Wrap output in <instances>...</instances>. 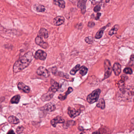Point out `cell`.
<instances>
[{
    "instance_id": "cell-10",
    "label": "cell",
    "mask_w": 134,
    "mask_h": 134,
    "mask_svg": "<svg viewBox=\"0 0 134 134\" xmlns=\"http://www.w3.org/2000/svg\"><path fill=\"white\" fill-rule=\"evenodd\" d=\"M87 0H79L77 3V7L81 9L82 13L84 14L86 12V4Z\"/></svg>"
},
{
    "instance_id": "cell-2",
    "label": "cell",
    "mask_w": 134,
    "mask_h": 134,
    "mask_svg": "<svg viewBox=\"0 0 134 134\" xmlns=\"http://www.w3.org/2000/svg\"><path fill=\"white\" fill-rule=\"evenodd\" d=\"M101 92V90L99 89H97L93 91L87 96V100L88 102L91 104L97 102Z\"/></svg>"
},
{
    "instance_id": "cell-13",
    "label": "cell",
    "mask_w": 134,
    "mask_h": 134,
    "mask_svg": "<svg viewBox=\"0 0 134 134\" xmlns=\"http://www.w3.org/2000/svg\"><path fill=\"white\" fill-rule=\"evenodd\" d=\"M18 89L23 91L25 93H29L30 91V88L29 86L24 84L22 83H19L18 84Z\"/></svg>"
},
{
    "instance_id": "cell-25",
    "label": "cell",
    "mask_w": 134,
    "mask_h": 134,
    "mask_svg": "<svg viewBox=\"0 0 134 134\" xmlns=\"http://www.w3.org/2000/svg\"><path fill=\"white\" fill-rule=\"evenodd\" d=\"M20 98V95H17L14 96L11 100V102L12 103L17 104L19 102Z\"/></svg>"
},
{
    "instance_id": "cell-31",
    "label": "cell",
    "mask_w": 134,
    "mask_h": 134,
    "mask_svg": "<svg viewBox=\"0 0 134 134\" xmlns=\"http://www.w3.org/2000/svg\"><path fill=\"white\" fill-rule=\"evenodd\" d=\"M89 1L91 2V3L93 4V5L98 3L102 1V0H89Z\"/></svg>"
},
{
    "instance_id": "cell-27",
    "label": "cell",
    "mask_w": 134,
    "mask_h": 134,
    "mask_svg": "<svg viewBox=\"0 0 134 134\" xmlns=\"http://www.w3.org/2000/svg\"><path fill=\"white\" fill-rule=\"evenodd\" d=\"M85 41L87 44H91L94 42V39L91 37H88L85 39Z\"/></svg>"
},
{
    "instance_id": "cell-8",
    "label": "cell",
    "mask_w": 134,
    "mask_h": 134,
    "mask_svg": "<svg viewBox=\"0 0 134 134\" xmlns=\"http://www.w3.org/2000/svg\"><path fill=\"white\" fill-rule=\"evenodd\" d=\"M35 42L37 45L42 47L43 49H47L49 46L47 42L44 41L42 37L37 36L35 39Z\"/></svg>"
},
{
    "instance_id": "cell-36",
    "label": "cell",
    "mask_w": 134,
    "mask_h": 134,
    "mask_svg": "<svg viewBox=\"0 0 134 134\" xmlns=\"http://www.w3.org/2000/svg\"><path fill=\"white\" fill-rule=\"evenodd\" d=\"M110 0H105V2H106V3H108L110 2Z\"/></svg>"
},
{
    "instance_id": "cell-24",
    "label": "cell",
    "mask_w": 134,
    "mask_h": 134,
    "mask_svg": "<svg viewBox=\"0 0 134 134\" xmlns=\"http://www.w3.org/2000/svg\"><path fill=\"white\" fill-rule=\"evenodd\" d=\"M79 70H80L79 73L82 76H84L85 75H86L88 71V68H86V67H85V66H82L80 68Z\"/></svg>"
},
{
    "instance_id": "cell-15",
    "label": "cell",
    "mask_w": 134,
    "mask_h": 134,
    "mask_svg": "<svg viewBox=\"0 0 134 134\" xmlns=\"http://www.w3.org/2000/svg\"><path fill=\"white\" fill-rule=\"evenodd\" d=\"M110 24H108L107 25L104 26L102 28H100V30L98 31L96 33V34L95 35V38L97 39H100L102 38V37L103 35V32L105 29L107 28L109 26V25H110Z\"/></svg>"
},
{
    "instance_id": "cell-9",
    "label": "cell",
    "mask_w": 134,
    "mask_h": 134,
    "mask_svg": "<svg viewBox=\"0 0 134 134\" xmlns=\"http://www.w3.org/2000/svg\"><path fill=\"white\" fill-rule=\"evenodd\" d=\"M81 113V111L79 110H76L74 108L69 107L68 108V114L70 117L74 118L78 116Z\"/></svg>"
},
{
    "instance_id": "cell-4",
    "label": "cell",
    "mask_w": 134,
    "mask_h": 134,
    "mask_svg": "<svg viewBox=\"0 0 134 134\" xmlns=\"http://www.w3.org/2000/svg\"><path fill=\"white\" fill-rule=\"evenodd\" d=\"M56 92L55 90L50 87L47 93L42 96L41 99L43 102L49 101L53 98L54 95Z\"/></svg>"
},
{
    "instance_id": "cell-21",
    "label": "cell",
    "mask_w": 134,
    "mask_h": 134,
    "mask_svg": "<svg viewBox=\"0 0 134 134\" xmlns=\"http://www.w3.org/2000/svg\"><path fill=\"white\" fill-rule=\"evenodd\" d=\"M118 88H119L120 90V91L123 94H124L125 92V84L124 81H120L118 83Z\"/></svg>"
},
{
    "instance_id": "cell-1",
    "label": "cell",
    "mask_w": 134,
    "mask_h": 134,
    "mask_svg": "<svg viewBox=\"0 0 134 134\" xmlns=\"http://www.w3.org/2000/svg\"><path fill=\"white\" fill-rule=\"evenodd\" d=\"M33 59V54L29 51L24 55L15 62L13 66V71L14 73H18L27 68L31 63Z\"/></svg>"
},
{
    "instance_id": "cell-11",
    "label": "cell",
    "mask_w": 134,
    "mask_h": 134,
    "mask_svg": "<svg viewBox=\"0 0 134 134\" xmlns=\"http://www.w3.org/2000/svg\"><path fill=\"white\" fill-rule=\"evenodd\" d=\"M65 122V120L62 117L59 116H57L55 118L51 121V124L53 127H56L57 124L61 123L62 124Z\"/></svg>"
},
{
    "instance_id": "cell-18",
    "label": "cell",
    "mask_w": 134,
    "mask_h": 134,
    "mask_svg": "<svg viewBox=\"0 0 134 134\" xmlns=\"http://www.w3.org/2000/svg\"><path fill=\"white\" fill-rule=\"evenodd\" d=\"M33 8L37 12H44L46 10V8L44 6L40 5H35Z\"/></svg>"
},
{
    "instance_id": "cell-5",
    "label": "cell",
    "mask_w": 134,
    "mask_h": 134,
    "mask_svg": "<svg viewBox=\"0 0 134 134\" xmlns=\"http://www.w3.org/2000/svg\"><path fill=\"white\" fill-rule=\"evenodd\" d=\"M56 109L55 104L52 103H49L46 104L41 108V110L44 113H47L53 111Z\"/></svg>"
},
{
    "instance_id": "cell-23",
    "label": "cell",
    "mask_w": 134,
    "mask_h": 134,
    "mask_svg": "<svg viewBox=\"0 0 134 134\" xmlns=\"http://www.w3.org/2000/svg\"><path fill=\"white\" fill-rule=\"evenodd\" d=\"M119 28V25L118 24L115 25L114 26L111 28L109 32V35L110 36H112L117 33Z\"/></svg>"
},
{
    "instance_id": "cell-20",
    "label": "cell",
    "mask_w": 134,
    "mask_h": 134,
    "mask_svg": "<svg viewBox=\"0 0 134 134\" xmlns=\"http://www.w3.org/2000/svg\"><path fill=\"white\" fill-rule=\"evenodd\" d=\"M53 2L55 5L58 6L60 8H65L66 3L64 0H53Z\"/></svg>"
},
{
    "instance_id": "cell-17",
    "label": "cell",
    "mask_w": 134,
    "mask_h": 134,
    "mask_svg": "<svg viewBox=\"0 0 134 134\" xmlns=\"http://www.w3.org/2000/svg\"><path fill=\"white\" fill-rule=\"evenodd\" d=\"M38 36L41 37L42 38L44 37L45 39H47L49 37L48 31L45 28H41L39 31Z\"/></svg>"
},
{
    "instance_id": "cell-30",
    "label": "cell",
    "mask_w": 134,
    "mask_h": 134,
    "mask_svg": "<svg viewBox=\"0 0 134 134\" xmlns=\"http://www.w3.org/2000/svg\"><path fill=\"white\" fill-rule=\"evenodd\" d=\"M100 9H101V6L100 5H98L94 8L93 10L95 12H98L100 10Z\"/></svg>"
},
{
    "instance_id": "cell-37",
    "label": "cell",
    "mask_w": 134,
    "mask_h": 134,
    "mask_svg": "<svg viewBox=\"0 0 134 134\" xmlns=\"http://www.w3.org/2000/svg\"><path fill=\"white\" fill-rule=\"evenodd\" d=\"M84 134V132H82V133H81V134Z\"/></svg>"
},
{
    "instance_id": "cell-19",
    "label": "cell",
    "mask_w": 134,
    "mask_h": 134,
    "mask_svg": "<svg viewBox=\"0 0 134 134\" xmlns=\"http://www.w3.org/2000/svg\"><path fill=\"white\" fill-rule=\"evenodd\" d=\"M8 120L11 124H17L20 122L19 119L14 116H10L8 118Z\"/></svg>"
},
{
    "instance_id": "cell-16",
    "label": "cell",
    "mask_w": 134,
    "mask_h": 134,
    "mask_svg": "<svg viewBox=\"0 0 134 134\" xmlns=\"http://www.w3.org/2000/svg\"><path fill=\"white\" fill-rule=\"evenodd\" d=\"M113 69L115 75H119L121 72V65L118 63H115L113 67Z\"/></svg>"
},
{
    "instance_id": "cell-32",
    "label": "cell",
    "mask_w": 134,
    "mask_h": 134,
    "mask_svg": "<svg viewBox=\"0 0 134 134\" xmlns=\"http://www.w3.org/2000/svg\"><path fill=\"white\" fill-rule=\"evenodd\" d=\"M95 25V23L94 22H89L88 24V26L90 28H92Z\"/></svg>"
},
{
    "instance_id": "cell-29",
    "label": "cell",
    "mask_w": 134,
    "mask_h": 134,
    "mask_svg": "<svg viewBox=\"0 0 134 134\" xmlns=\"http://www.w3.org/2000/svg\"><path fill=\"white\" fill-rule=\"evenodd\" d=\"M123 72L125 74H132V71L131 69L129 68H126L123 70Z\"/></svg>"
},
{
    "instance_id": "cell-26",
    "label": "cell",
    "mask_w": 134,
    "mask_h": 134,
    "mask_svg": "<svg viewBox=\"0 0 134 134\" xmlns=\"http://www.w3.org/2000/svg\"><path fill=\"white\" fill-rule=\"evenodd\" d=\"M81 65L80 64H77L71 69L70 71V74H71L72 75H74V74H75L76 72L80 70V68H81Z\"/></svg>"
},
{
    "instance_id": "cell-22",
    "label": "cell",
    "mask_w": 134,
    "mask_h": 134,
    "mask_svg": "<svg viewBox=\"0 0 134 134\" xmlns=\"http://www.w3.org/2000/svg\"><path fill=\"white\" fill-rule=\"evenodd\" d=\"M96 107L103 110L105 108V102L103 98H100L96 104Z\"/></svg>"
},
{
    "instance_id": "cell-6",
    "label": "cell",
    "mask_w": 134,
    "mask_h": 134,
    "mask_svg": "<svg viewBox=\"0 0 134 134\" xmlns=\"http://www.w3.org/2000/svg\"><path fill=\"white\" fill-rule=\"evenodd\" d=\"M47 54L43 50H37L35 55L34 58L36 59L40 60L41 61H44L46 59Z\"/></svg>"
},
{
    "instance_id": "cell-7",
    "label": "cell",
    "mask_w": 134,
    "mask_h": 134,
    "mask_svg": "<svg viewBox=\"0 0 134 134\" xmlns=\"http://www.w3.org/2000/svg\"><path fill=\"white\" fill-rule=\"evenodd\" d=\"M37 73L39 76H42L45 78L49 76L50 75L49 71L44 67L40 66L37 70Z\"/></svg>"
},
{
    "instance_id": "cell-12",
    "label": "cell",
    "mask_w": 134,
    "mask_h": 134,
    "mask_svg": "<svg viewBox=\"0 0 134 134\" xmlns=\"http://www.w3.org/2000/svg\"><path fill=\"white\" fill-rule=\"evenodd\" d=\"M65 21L64 18L62 16H58L55 18L53 19V24L55 25L58 26L62 24Z\"/></svg>"
},
{
    "instance_id": "cell-34",
    "label": "cell",
    "mask_w": 134,
    "mask_h": 134,
    "mask_svg": "<svg viewBox=\"0 0 134 134\" xmlns=\"http://www.w3.org/2000/svg\"><path fill=\"white\" fill-rule=\"evenodd\" d=\"M7 134H15L13 130L11 129L8 132Z\"/></svg>"
},
{
    "instance_id": "cell-28",
    "label": "cell",
    "mask_w": 134,
    "mask_h": 134,
    "mask_svg": "<svg viewBox=\"0 0 134 134\" xmlns=\"http://www.w3.org/2000/svg\"><path fill=\"white\" fill-rule=\"evenodd\" d=\"M24 130V127H23V126H18L16 129V132L18 134H21V133L23 132Z\"/></svg>"
},
{
    "instance_id": "cell-33",
    "label": "cell",
    "mask_w": 134,
    "mask_h": 134,
    "mask_svg": "<svg viewBox=\"0 0 134 134\" xmlns=\"http://www.w3.org/2000/svg\"><path fill=\"white\" fill-rule=\"evenodd\" d=\"M101 13H98L96 15V17L95 18L96 20H99L100 17L101 16Z\"/></svg>"
},
{
    "instance_id": "cell-35",
    "label": "cell",
    "mask_w": 134,
    "mask_h": 134,
    "mask_svg": "<svg viewBox=\"0 0 134 134\" xmlns=\"http://www.w3.org/2000/svg\"><path fill=\"white\" fill-rule=\"evenodd\" d=\"M130 59L132 61H134V54L131 55L130 57Z\"/></svg>"
},
{
    "instance_id": "cell-14",
    "label": "cell",
    "mask_w": 134,
    "mask_h": 134,
    "mask_svg": "<svg viewBox=\"0 0 134 134\" xmlns=\"http://www.w3.org/2000/svg\"><path fill=\"white\" fill-rule=\"evenodd\" d=\"M73 91V88L71 87H69L68 90H67V91H66V92L64 94H60L59 95V96H58V99H59L60 100H61V101L64 100L65 99H66L68 95L70 94Z\"/></svg>"
},
{
    "instance_id": "cell-3",
    "label": "cell",
    "mask_w": 134,
    "mask_h": 134,
    "mask_svg": "<svg viewBox=\"0 0 134 134\" xmlns=\"http://www.w3.org/2000/svg\"><path fill=\"white\" fill-rule=\"evenodd\" d=\"M104 67L105 69V74L103 80L107 79L110 76L113 70L110 62L108 59L105 60L104 61Z\"/></svg>"
}]
</instances>
